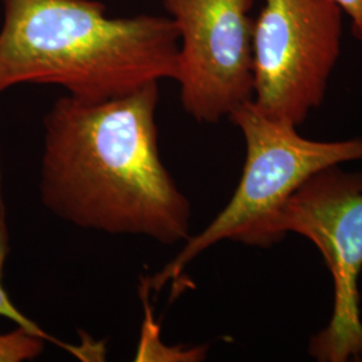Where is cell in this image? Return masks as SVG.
I'll return each mask as SVG.
<instances>
[{"label":"cell","instance_id":"obj_1","mask_svg":"<svg viewBox=\"0 0 362 362\" xmlns=\"http://www.w3.org/2000/svg\"><path fill=\"white\" fill-rule=\"evenodd\" d=\"M158 82L89 103L65 95L45 117L42 202L67 223L161 245L191 235V203L165 168L156 121Z\"/></svg>","mask_w":362,"mask_h":362},{"label":"cell","instance_id":"obj_2","mask_svg":"<svg viewBox=\"0 0 362 362\" xmlns=\"http://www.w3.org/2000/svg\"><path fill=\"white\" fill-rule=\"evenodd\" d=\"M0 93L58 85L98 103L175 79L179 34L170 18L107 16L95 0H3Z\"/></svg>","mask_w":362,"mask_h":362},{"label":"cell","instance_id":"obj_3","mask_svg":"<svg viewBox=\"0 0 362 362\" xmlns=\"http://www.w3.org/2000/svg\"><path fill=\"white\" fill-rule=\"evenodd\" d=\"M242 132L246 161L228 204L180 252L149 281L158 291L209 247L224 240L246 246H274L272 226L290 197L317 173L351 161H362V139L315 141L298 133V127L259 112L252 101L228 116Z\"/></svg>","mask_w":362,"mask_h":362},{"label":"cell","instance_id":"obj_4","mask_svg":"<svg viewBox=\"0 0 362 362\" xmlns=\"http://www.w3.org/2000/svg\"><path fill=\"white\" fill-rule=\"evenodd\" d=\"M287 233L310 240L333 278L330 321L311 337L309 354L321 362L362 361V172L337 165L306 181L274 220L272 243Z\"/></svg>","mask_w":362,"mask_h":362},{"label":"cell","instance_id":"obj_5","mask_svg":"<svg viewBox=\"0 0 362 362\" xmlns=\"http://www.w3.org/2000/svg\"><path fill=\"white\" fill-rule=\"evenodd\" d=\"M263 1L252 34V104L299 127L324 103L341 55L344 13L334 0Z\"/></svg>","mask_w":362,"mask_h":362},{"label":"cell","instance_id":"obj_6","mask_svg":"<svg viewBox=\"0 0 362 362\" xmlns=\"http://www.w3.org/2000/svg\"><path fill=\"white\" fill-rule=\"evenodd\" d=\"M255 0H163L179 34L176 81L187 115L216 124L252 101Z\"/></svg>","mask_w":362,"mask_h":362},{"label":"cell","instance_id":"obj_7","mask_svg":"<svg viewBox=\"0 0 362 362\" xmlns=\"http://www.w3.org/2000/svg\"><path fill=\"white\" fill-rule=\"evenodd\" d=\"M45 338L25 327L0 334V362H22L34 360L45 349Z\"/></svg>","mask_w":362,"mask_h":362},{"label":"cell","instance_id":"obj_8","mask_svg":"<svg viewBox=\"0 0 362 362\" xmlns=\"http://www.w3.org/2000/svg\"><path fill=\"white\" fill-rule=\"evenodd\" d=\"M6 251H7V247H6V238L3 235H0V281H1V267H3V263H4V258H6ZM0 315L3 317H7L10 320L15 321L16 324L19 325L21 327H25L27 330L38 334V336L43 337V338H49V336L40 330L38 325L34 324L33 321H30L27 317H25L22 313L16 310V308L11 303V300L7 297L1 282H0Z\"/></svg>","mask_w":362,"mask_h":362},{"label":"cell","instance_id":"obj_9","mask_svg":"<svg viewBox=\"0 0 362 362\" xmlns=\"http://www.w3.org/2000/svg\"><path fill=\"white\" fill-rule=\"evenodd\" d=\"M342 13L348 15L354 38L362 43V0H334Z\"/></svg>","mask_w":362,"mask_h":362}]
</instances>
